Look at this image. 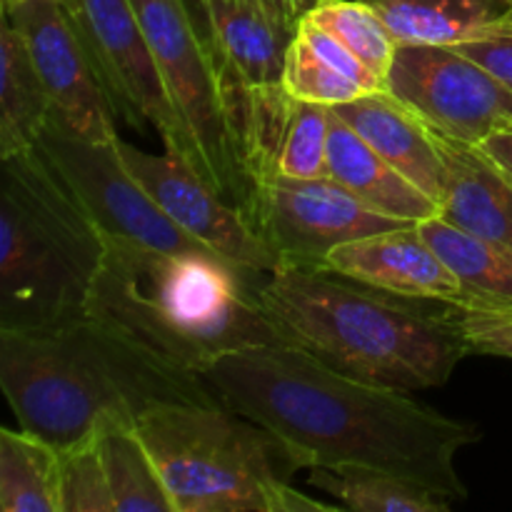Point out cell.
Returning a JSON list of instances; mask_svg holds the SVG:
<instances>
[{"label": "cell", "instance_id": "6da1fadb", "mask_svg": "<svg viewBox=\"0 0 512 512\" xmlns=\"http://www.w3.org/2000/svg\"><path fill=\"white\" fill-rule=\"evenodd\" d=\"M203 378L225 405L298 450L308 470L365 465L453 503L468 498L455 458L478 443L480 430L405 390L340 373L290 343L220 355Z\"/></svg>", "mask_w": 512, "mask_h": 512}, {"label": "cell", "instance_id": "7a4b0ae2", "mask_svg": "<svg viewBox=\"0 0 512 512\" xmlns=\"http://www.w3.org/2000/svg\"><path fill=\"white\" fill-rule=\"evenodd\" d=\"M0 388L20 428L58 450L88 440L108 418L220 400L203 375L158 358L93 313L43 330H0Z\"/></svg>", "mask_w": 512, "mask_h": 512}, {"label": "cell", "instance_id": "3957f363", "mask_svg": "<svg viewBox=\"0 0 512 512\" xmlns=\"http://www.w3.org/2000/svg\"><path fill=\"white\" fill-rule=\"evenodd\" d=\"M255 298L283 343L405 393L445 385L473 353L453 305L400 298L333 270L280 265L258 278Z\"/></svg>", "mask_w": 512, "mask_h": 512}, {"label": "cell", "instance_id": "277c9868", "mask_svg": "<svg viewBox=\"0 0 512 512\" xmlns=\"http://www.w3.org/2000/svg\"><path fill=\"white\" fill-rule=\"evenodd\" d=\"M258 278L213 253H160L105 235L88 313L203 375L220 355L283 343L255 298Z\"/></svg>", "mask_w": 512, "mask_h": 512}, {"label": "cell", "instance_id": "5b68a950", "mask_svg": "<svg viewBox=\"0 0 512 512\" xmlns=\"http://www.w3.org/2000/svg\"><path fill=\"white\" fill-rule=\"evenodd\" d=\"M105 233L38 145L0 158V330L88 313Z\"/></svg>", "mask_w": 512, "mask_h": 512}, {"label": "cell", "instance_id": "8992f818", "mask_svg": "<svg viewBox=\"0 0 512 512\" xmlns=\"http://www.w3.org/2000/svg\"><path fill=\"white\" fill-rule=\"evenodd\" d=\"M135 425L175 512H273L280 485L308 470L298 450L223 400L158 403Z\"/></svg>", "mask_w": 512, "mask_h": 512}, {"label": "cell", "instance_id": "52a82bcc", "mask_svg": "<svg viewBox=\"0 0 512 512\" xmlns=\"http://www.w3.org/2000/svg\"><path fill=\"white\" fill-rule=\"evenodd\" d=\"M168 93L198 148L203 175L228 203L248 195L225 108L223 83L203 28L188 0H133Z\"/></svg>", "mask_w": 512, "mask_h": 512}, {"label": "cell", "instance_id": "ba28073f", "mask_svg": "<svg viewBox=\"0 0 512 512\" xmlns=\"http://www.w3.org/2000/svg\"><path fill=\"white\" fill-rule=\"evenodd\" d=\"M240 210L275 255L278 268H320L350 240L418 225L378 213L333 178L298 180L275 173L250 180Z\"/></svg>", "mask_w": 512, "mask_h": 512}, {"label": "cell", "instance_id": "9c48e42d", "mask_svg": "<svg viewBox=\"0 0 512 512\" xmlns=\"http://www.w3.org/2000/svg\"><path fill=\"white\" fill-rule=\"evenodd\" d=\"M68 10L115 113L133 128L158 130L165 150L203 175V160L170 98L133 0H70Z\"/></svg>", "mask_w": 512, "mask_h": 512}, {"label": "cell", "instance_id": "30bf717a", "mask_svg": "<svg viewBox=\"0 0 512 512\" xmlns=\"http://www.w3.org/2000/svg\"><path fill=\"white\" fill-rule=\"evenodd\" d=\"M118 138L90 140L50 115L38 148L108 238L160 253H213L178 228L123 163ZM215 255V253H213Z\"/></svg>", "mask_w": 512, "mask_h": 512}, {"label": "cell", "instance_id": "8fae6325", "mask_svg": "<svg viewBox=\"0 0 512 512\" xmlns=\"http://www.w3.org/2000/svg\"><path fill=\"white\" fill-rule=\"evenodd\" d=\"M385 90L435 133L480 145L512 125V93L455 45H398Z\"/></svg>", "mask_w": 512, "mask_h": 512}, {"label": "cell", "instance_id": "7c38bea8", "mask_svg": "<svg viewBox=\"0 0 512 512\" xmlns=\"http://www.w3.org/2000/svg\"><path fill=\"white\" fill-rule=\"evenodd\" d=\"M3 15L23 35L53 100L55 118L83 138H118L115 105L68 5L60 0H3Z\"/></svg>", "mask_w": 512, "mask_h": 512}, {"label": "cell", "instance_id": "4fadbf2b", "mask_svg": "<svg viewBox=\"0 0 512 512\" xmlns=\"http://www.w3.org/2000/svg\"><path fill=\"white\" fill-rule=\"evenodd\" d=\"M118 150L130 173L183 233L253 275L278 268L275 255L255 233L243 210L228 203L193 165L168 150L165 155H153L125 140H118Z\"/></svg>", "mask_w": 512, "mask_h": 512}, {"label": "cell", "instance_id": "5bb4252c", "mask_svg": "<svg viewBox=\"0 0 512 512\" xmlns=\"http://www.w3.org/2000/svg\"><path fill=\"white\" fill-rule=\"evenodd\" d=\"M320 268L400 298L475 308L468 290L430 248L418 225L350 240L335 248Z\"/></svg>", "mask_w": 512, "mask_h": 512}, {"label": "cell", "instance_id": "9a60e30c", "mask_svg": "<svg viewBox=\"0 0 512 512\" xmlns=\"http://www.w3.org/2000/svg\"><path fill=\"white\" fill-rule=\"evenodd\" d=\"M198 5L223 83L225 108L235 95L283 88L293 30L265 0H198Z\"/></svg>", "mask_w": 512, "mask_h": 512}, {"label": "cell", "instance_id": "2e32d148", "mask_svg": "<svg viewBox=\"0 0 512 512\" xmlns=\"http://www.w3.org/2000/svg\"><path fill=\"white\" fill-rule=\"evenodd\" d=\"M333 113L440 205L445 165L433 128L415 110L400 103L388 90H378L335 105Z\"/></svg>", "mask_w": 512, "mask_h": 512}, {"label": "cell", "instance_id": "e0dca14e", "mask_svg": "<svg viewBox=\"0 0 512 512\" xmlns=\"http://www.w3.org/2000/svg\"><path fill=\"white\" fill-rule=\"evenodd\" d=\"M435 133V130H433ZM445 165L440 218L512 248V180L480 145L435 133Z\"/></svg>", "mask_w": 512, "mask_h": 512}, {"label": "cell", "instance_id": "ac0fdd59", "mask_svg": "<svg viewBox=\"0 0 512 512\" xmlns=\"http://www.w3.org/2000/svg\"><path fill=\"white\" fill-rule=\"evenodd\" d=\"M328 178L390 218L423 223L440 215L438 200L393 168L335 113L330 123Z\"/></svg>", "mask_w": 512, "mask_h": 512}, {"label": "cell", "instance_id": "d6986e66", "mask_svg": "<svg viewBox=\"0 0 512 512\" xmlns=\"http://www.w3.org/2000/svg\"><path fill=\"white\" fill-rule=\"evenodd\" d=\"M283 88L305 103L335 108L385 90V83L328 30L303 18L285 55Z\"/></svg>", "mask_w": 512, "mask_h": 512}, {"label": "cell", "instance_id": "ffe728a7", "mask_svg": "<svg viewBox=\"0 0 512 512\" xmlns=\"http://www.w3.org/2000/svg\"><path fill=\"white\" fill-rule=\"evenodd\" d=\"M400 45H460L512 23V0H368Z\"/></svg>", "mask_w": 512, "mask_h": 512}, {"label": "cell", "instance_id": "44dd1931", "mask_svg": "<svg viewBox=\"0 0 512 512\" xmlns=\"http://www.w3.org/2000/svg\"><path fill=\"white\" fill-rule=\"evenodd\" d=\"M418 230L468 290L475 305L470 310L512 318V248L468 233L440 215L418 223Z\"/></svg>", "mask_w": 512, "mask_h": 512}, {"label": "cell", "instance_id": "7402d4cb", "mask_svg": "<svg viewBox=\"0 0 512 512\" xmlns=\"http://www.w3.org/2000/svg\"><path fill=\"white\" fill-rule=\"evenodd\" d=\"M0 158L38 143L53 115V100L20 30L0 15Z\"/></svg>", "mask_w": 512, "mask_h": 512}, {"label": "cell", "instance_id": "603a6c76", "mask_svg": "<svg viewBox=\"0 0 512 512\" xmlns=\"http://www.w3.org/2000/svg\"><path fill=\"white\" fill-rule=\"evenodd\" d=\"M0 510L63 512V453L30 430H0Z\"/></svg>", "mask_w": 512, "mask_h": 512}, {"label": "cell", "instance_id": "cb8c5ba5", "mask_svg": "<svg viewBox=\"0 0 512 512\" xmlns=\"http://www.w3.org/2000/svg\"><path fill=\"white\" fill-rule=\"evenodd\" d=\"M115 512H175L153 453L135 420L108 418L95 430Z\"/></svg>", "mask_w": 512, "mask_h": 512}, {"label": "cell", "instance_id": "d4e9b609", "mask_svg": "<svg viewBox=\"0 0 512 512\" xmlns=\"http://www.w3.org/2000/svg\"><path fill=\"white\" fill-rule=\"evenodd\" d=\"M310 485L333 495L343 510L353 512H450L453 500L435 490L365 465L310 468Z\"/></svg>", "mask_w": 512, "mask_h": 512}, {"label": "cell", "instance_id": "484cf974", "mask_svg": "<svg viewBox=\"0 0 512 512\" xmlns=\"http://www.w3.org/2000/svg\"><path fill=\"white\" fill-rule=\"evenodd\" d=\"M305 18L338 38L385 83L400 43L368 0H320Z\"/></svg>", "mask_w": 512, "mask_h": 512}, {"label": "cell", "instance_id": "4316f807", "mask_svg": "<svg viewBox=\"0 0 512 512\" xmlns=\"http://www.w3.org/2000/svg\"><path fill=\"white\" fill-rule=\"evenodd\" d=\"M333 110L295 98L288 123L280 135L273 173L285 178H328V145Z\"/></svg>", "mask_w": 512, "mask_h": 512}, {"label": "cell", "instance_id": "83f0119b", "mask_svg": "<svg viewBox=\"0 0 512 512\" xmlns=\"http://www.w3.org/2000/svg\"><path fill=\"white\" fill-rule=\"evenodd\" d=\"M63 453V512H115L98 435Z\"/></svg>", "mask_w": 512, "mask_h": 512}, {"label": "cell", "instance_id": "f1b7e54d", "mask_svg": "<svg viewBox=\"0 0 512 512\" xmlns=\"http://www.w3.org/2000/svg\"><path fill=\"white\" fill-rule=\"evenodd\" d=\"M468 338L470 350L483 355H498V358L512 360V318L493 310H468L455 308Z\"/></svg>", "mask_w": 512, "mask_h": 512}, {"label": "cell", "instance_id": "f546056e", "mask_svg": "<svg viewBox=\"0 0 512 512\" xmlns=\"http://www.w3.org/2000/svg\"><path fill=\"white\" fill-rule=\"evenodd\" d=\"M455 48L483 65L512 93V23L490 30V33L468 40V43L455 45Z\"/></svg>", "mask_w": 512, "mask_h": 512}, {"label": "cell", "instance_id": "4dcf8cb0", "mask_svg": "<svg viewBox=\"0 0 512 512\" xmlns=\"http://www.w3.org/2000/svg\"><path fill=\"white\" fill-rule=\"evenodd\" d=\"M480 150L512 180V125L495 130L480 143Z\"/></svg>", "mask_w": 512, "mask_h": 512}, {"label": "cell", "instance_id": "1f68e13d", "mask_svg": "<svg viewBox=\"0 0 512 512\" xmlns=\"http://www.w3.org/2000/svg\"><path fill=\"white\" fill-rule=\"evenodd\" d=\"M265 3H268L270 8L278 13V18L283 20V23L295 33V28H298L300 20H303L305 15H308L310 10L320 3V0H265Z\"/></svg>", "mask_w": 512, "mask_h": 512}, {"label": "cell", "instance_id": "d6a6232c", "mask_svg": "<svg viewBox=\"0 0 512 512\" xmlns=\"http://www.w3.org/2000/svg\"><path fill=\"white\" fill-rule=\"evenodd\" d=\"M60 3H63V5H70V0H60Z\"/></svg>", "mask_w": 512, "mask_h": 512}]
</instances>
